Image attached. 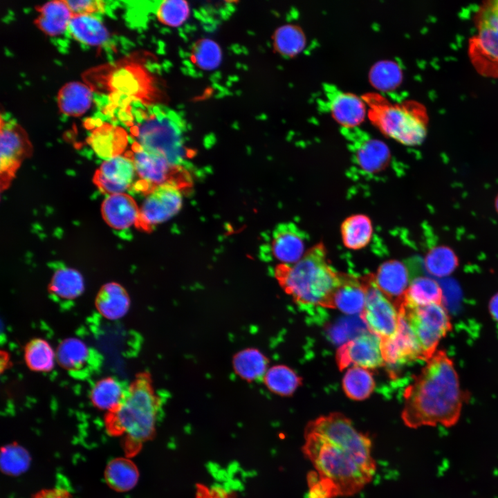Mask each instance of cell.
I'll return each mask as SVG.
<instances>
[{"instance_id": "1", "label": "cell", "mask_w": 498, "mask_h": 498, "mask_svg": "<svg viewBox=\"0 0 498 498\" xmlns=\"http://www.w3.org/2000/svg\"><path fill=\"white\" fill-rule=\"evenodd\" d=\"M371 445L370 438L341 413L309 421L302 448L314 468L307 475V498L348 497L361 491L376 471Z\"/></svg>"}, {"instance_id": "2", "label": "cell", "mask_w": 498, "mask_h": 498, "mask_svg": "<svg viewBox=\"0 0 498 498\" xmlns=\"http://www.w3.org/2000/svg\"><path fill=\"white\" fill-rule=\"evenodd\" d=\"M402 418L412 428L453 425L463 396L452 362L443 353L432 354L414 382L406 389Z\"/></svg>"}, {"instance_id": "3", "label": "cell", "mask_w": 498, "mask_h": 498, "mask_svg": "<svg viewBox=\"0 0 498 498\" xmlns=\"http://www.w3.org/2000/svg\"><path fill=\"white\" fill-rule=\"evenodd\" d=\"M161 405L150 374L140 372L126 388L120 405L106 414V431L111 436L122 438L126 456H134L154 437Z\"/></svg>"}, {"instance_id": "4", "label": "cell", "mask_w": 498, "mask_h": 498, "mask_svg": "<svg viewBox=\"0 0 498 498\" xmlns=\"http://www.w3.org/2000/svg\"><path fill=\"white\" fill-rule=\"evenodd\" d=\"M126 105L123 109L119 108L118 116L129 128L135 143L184 170L190 150L185 145L183 129L172 113L136 98Z\"/></svg>"}, {"instance_id": "5", "label": "cell", "mask_w": 498, "mask_h": 498, "mask_svg": "<svg viewBox=\"0 0 498 498\" xmlns=\"http://www.w3.org/2000/svg\"><path fill=\"white\" fill-rule=\"evenodd\" d=\"M274 275L283 290L299 306L333 308V297L341 274L329 264L322 244L310 249L295 264H278Z\"/></svg>"}, {"instance_id": "6", "label": "cell", "mask_w": 498, "mask_h": 498, "mask_svg": "<svg viewBox=\"0 0 498 498\" xmlns=\"http://www.w3.org/2000/svg\"><path fill=\"white\" fill-rule=\"evenodd\" d=\"M371 116L382 133L403 145H418L426 137L429 118L426 108L419 102L374 104Z\"/></svg>"}, {"instance_id": "7", "label": "cell", "mask_w": 498, "mask_h": 498, "mask_svg": "<svg viewBox=\"0 0 498 498\" xmlns=\"http://www.w3.org/2000/svg\"><path fill=\"white\" fill-rule=\"evenodd\" d=\"M475 32L468 40V56L481 76L498 78V0L483 1L473 15Z\"/></svg>"}, {"instance_id": "8", "label": "cell", "mask_w": 498, "mask_h": 498, "mask_svg": "<svg viewBox=\"0 0 498 498\" xmlns=\"http://www.w3.org/2000/svg\"><path fill=\"white\" fill-rule=\"evenodd\" d=\"M409 322L419 345L427 359L450 328V321L445 307L441 303L423 306L398 308Z\"/></svg>"}, {"instance_id": "9", "label": "cell", "mask_w": 498, "mask_h": 498, "mask_svg": "<svg viewBox=\"0 0 498 498\" xmlns=\"http://www.w3.org/2000/svg\"><path fill=\"white\" fill-rule=\"evenodd\" d=\"M367 298L360 314L370 332L381 340L393 336L399 324V313L395 305L375 285L372 275L366 277Z\"/></svg>"}, {"instance_id": "10", "label": "cell", "mask_w": 498, "mask_h": 498, "mask_svg": "<svg viewBox=\"0 0 498 498\" xmlns=\"http://www.w3.org/2000/svg\"><path fill=\"white\" fill-rule=\"evenodd\" d=\"M182 205L183 195L178 185L168 182L158 185L147 193L140 208L138 227L149 230L175 216Z\"/></svg>"}, {"instance_id": "11", "label": "cell", "mask_w": 498, "mask_h": 498, "mask_svg": "<svg viewBox=\"0 0 498 498\" xmlns=\"http://www.w3.org/2000/svg\"><path fill=\"white\" fill-rule=\"evenodd\" d=\"M139 183L135 185L137 191L149 193L155 187L172 182L179 185L176 176L184 170L173 166L163 156L146 150L134 143L131 155Z\"/></svg>"}, {"instance_id": "12", "label": "cell", "mask_w": 498, "mask_h": 498, "mask_svg": "<svg viewBox=\"0 0 498 498\" xmlns=\"http://www.w3.org/2000/svg\"><path fill=\"white\" fill-rule=\"evenodd\" d=\"M28 135L13 119L1 116V184L6 187L22 160L31 152Z\"/></svg>"}, {"instance_id": "13", "label": "cell", "mask_w": 498, "mask_h": 498, "mask_svg": "<svg viewBox=\"0 0 498 498\" xmlns=\"http://www.w3.org/2000/svg\"><path fill=\"white\" fill-rule=\"evenodd\" d=\"M306 240L305 233L295 223H282L273 230L270 243L262 248L261 254L266 253L279 264H293L306 253Z\"/></svg>"}, {"instance_id": "14", "label": "cell", "mask_w": 498, "mask_h": 498, "mask_svg": "<svg viewBox=\"0 0 498 498\" xmlns=\"http://www.w3.org/2000/svg\"><path fill=\"white\" fill-rule=\"evenodd\" d=\"M340 370L350 365L374 369L385 363L381 351V339L368 331L341 345L336 354Z\"/></svg>"}, {"instance_id": "15", "label": "cell", "mask_w": 498, "mask_h": 498, "mask_svg": "<svg viewBox=\"0 0 498 498\" xmlns=\"http://www.w3.org/2000/svg\"><path fill=\"white\" fill-rule=\"evenodd\" d=\"M381 351L384 362L392 367L425 358L412 328L400 313L396 333L381 340Z\"/></svg>"}, {"instance_id": "16", "label": "cell", "mask_w": 498, "mask_h": 498, "mask_svg": "<svg viewBox=\"0 0 498 498\" xmlns=\"http://www.w3.org/2000/svg\"><path fill=\"white\" fill-rule=\"evenodd\" d=\"M136 175L131 157L120 154L102 163L94 174V183L107 195L125 193L133 187Z\"/></svg>"}, {"instance_id": "17", "label": "cell", "mask_w": 498, "mask_h": 498, "mask_svg": "<svg viewBox=\"0 0 498 498\" xmlns=\"http://www.w3.org/2000/svg\"><path fill=\"white\" fill-rule=\"evenodd\" d=\"M101 213L107 224L116 231L125 232L138 227L140 208L126 193L107 195L102 203Z\"/></svg>"}, {"instance_id": "18", "label": "cell", "mask_w": 498, "mask_h": 498, "mask_svg": "<svg viewBox=\"0 0 498 498\" xmlns=\"http://www.w3.org/2000/svg\"><path fill=\"white\" fill-rule=\"evenodd\" d=\"M373 281L378 289L395 305L396 308L410 284L409 273L406 266L397 260H389L382 264Z\"/></svg>"}, {"instance_id": "19", "label": "cell", "mask_w": 498, "mask_h": 498, "mask_svg": "<svg viewBox=\"0 0 498 498\" xmlns=\"http://www.w3.org/2000/svg\"><path fill=\"white\" fill-rule=\"evenodd\" d=\"M367 298V282L365 279L341 274L340 282L333 297V308L354 315L362 312Z\"/></svg>"}, {"instance_id": "20", "label": "cell", "mask_w": 498, "mask_h": 498, "mask_svg": "<svg viewBox=\"0 0 498 498\" xmlns=\"http://www.w3.org/2000/svg\"><path fill=\"white\" fill-rule=\"evenodd\" d=\"M68 33L82 44L103 46L110 40V34L96 15H73L68 27Z\"/></svg>"}, {"instance_id": "21", "label": "cell", "mask_w": 498, "mask_h": 498, "mask_svg": "<svg viewBox=\"0 0 498 498\" xmlns=\"http://www.w3.org/2000/svg\"><path fill=\"white\" fill-rule=\"evenodd\" d=\"M95 304L102 317L109 320H117L127 313L130 298L122 285L117 282H108L100 288Z\"/></svg>"}, {"instance_id": "22", "label": "cell", "mask_w": 498, "mask_h": 498, "mask_svg": "<svg viewBox=\"0 0 498 498\" xmlns=\"http://www.w3.org/2000/svg\"><path fill=\"white\" fill-rule=\"evenodd\" d=\"M35 20L38 28L50 37L68 33V27L73 13L66 1H48L38 9Z\"/></svg>"}, {"instance_id": "23", "label": "cell", "mask_w": 498, "mask_h": 498, "mask_svg": "<svg viewBox=\"0 0 498 498\" xmlns=\"http://www.w3.org/2000/svg\"><path fill=\"white\" fill-rule=\"evenodd\" d=\"M354 159L363 172L373 174L381 172L387 166L390 152L387 145L382 141L369 138L356 147Z\"/></svg>"}, {"instance_id": "24", "label": "cell", "mask_w": 498, "mask_h": 498, "mask_svg": "<svg viewBox=\"0 0 498 498\" xmlns=\"http://www.w3.org/2000/svg\"><path fill=\"white\" fill-rule=\"evenodd\" d=\"M268 358L257 348H246L232 357V368L242 380L252 382L263 379L268 369Z\"/></svg>"}, {"instance_id": "25", "label": "cell", "mask_w": 498, "mask_h": 498, "mask_svg": "<svg viewBox=\"0 0 498 498\" xmlns=\"http://www.w3.org/2000/svg\"><path fill=\"white\" fill-rule=\"evenodd\" d=\"M84 289V280L77 270L59 265L51 277L48 290L57 298L71 300L80 297Z\"/></svg>"}, {"instance_id": "26", "label": "cell", "mask_w": 498, "mask_h": 498, "mask_svg": "<svg viewBox=\"0 0 498 498\" xmlns=\"http://www.w3.org/2000/svg\"><path fill=\"white\" fill-rule=\"evenodd\" d=\"M443 290L437 282L432 277L421 276L411 280L403 300L397 308L423 306L441 303Z\"/></svg>"}, {"instance_id": "27", "label": "cell", "mask_w": 498, "mask_h": 498, "mask_svg": "<svg viewBox=\"0 0 498 498\" xmlns=\"http://www.w3.org/2000/svg\"><path fill=\"white\" fill-rule=\"evenodd\" d=\"M91 90L80 82L65 84L57 95L60 111L69 116H79L86 112L93 101Z\"/></svg>"}, {"instance_id": "28", "label": "cell", "mask_w": 498, "mask_h": 498, "mask_svg": "<svg viewBox=\"0 0 498 498\" xmlns=\"http://www.w3.org/2000/svg\"><path fill=\"white\" fill-rule=\"evenodd\" d=\"M104 479L111 489L124 492L136 486L139 479V471L129 457H118L107 465Z\"/></svg>"}, {"instance_id": "29", "label": "cell", "mask_w": 498, "mask_h": 498, "mask_svg": "<svg viewBox=\"0 0 498 498\" xmlns=\"http://www.w3.org/2000/svg\"><path fill=\"white\" fill-rule=\"evenodd\" d=\"M89 142L95 154L105 160L121 154L127 143V136L117 127H101L92 133Z\"/></svg>"}, {"instance_id": "30", "label": "cell", "mask_w": 498, "mask_h": 498, "mask_svg": "<svg viewBox=\"0 0 498 498\" xmlns=\"http://www.w3.org/2000/svg\"><path fill=\"white\" fill-rule=\"evenodd\" d=\"M331 110L335 120L346 127L358 124L366 113L362 100L348 93H338L334 95L331 102Z\"/></svg>"}, {"instance_id": "31", "label": "cell", "mask_w": 498, "mask_h": 498, "mask_svg": "<svg viewBox=\"0 0 498 498\" xmlns=\"http://www.w3.org/2000/svg\"><path fill=\"white\" fill-rule=\"evenodd\" d=\"M372 233L371 221L364 214L349 216L341 225L343 244L351 250H360L367 246L370 242Z\"/></svg>"}, {"instance_id": "32", "label": "cell", "mask_w": 498, "mask_h": 498, "mask_svg": "<svg viewBox=\"0 0 498 498\" xmlns=\"http://www.w3.org/2000/svg\"><path fill=\"white\" fill-rule=\"evenodd\" d=\"M125 390L121 382L113 377L103 378L97 381L90 392L93 405L107 413L114 410L122 400Z\"/></svg>"}, {"instance_id": "33", "label": "cell", "mask_w": 498, "mask_h": 498, "mask_svg": "<svg viewBox=\"0 0 498 498\" xmlns=\"http://www.w3.org/2000/svg\"><path fill=\"white\" fill-rule=\"evenodd\" d=\"M262 380L270 392L282 396H291L302 384V378L292 369L282 365L268 368Z\"/></svg>"}, {"instance_id": "34", "label": "cell", "mask_w": 498, "mask_h": 498, "mask_svg": "<svg viewBox=\"0 0 498 498\" xmlns=\"http://www.w3.org/2000/svg\"><path fill=\"white\" fill-rule=\"evenodd\" d=\"M24 360L28 367L37 372L52 370L56 361V353L50 344L42 338H34L24 348Z\"/></svg>"}, {"instance_id": "35", "label": "cell", "mask_w": 498, "mask_h": 498, "mask_svg": "<svg viewBox=\"0 0 498 498\" xmlns=\"http://www.w3.org/2000/svg\"><path fill=\"white\" fill-rule=\"evenodd\" d=\"M344 393L355 400L367 398L375 388L372 374L365 368L353 367L344 374L342 380Z\"/></svg>"}, {"instance_id": "36", "label": "cell", "mask_w": 498, "mask_h": 498, "mask_svg": "<svg viewBox=\"0 0 498 498\" xmlns=\"http://www.w3.org/2000/svg\"><path fill=\"white\" fill-rule=\"evenodd\" d=\"M369 331L365 322L358 315L342 317L326 327L328 339L334 344L342 345L356 337Z\"/></svg>"}, {"instance_id": "37", "label": "cell", "mask_w": 498, "mask_h": 498, "mask_svg": "<svg viewBox=\"0 0 498 498\" xmlns=\"http://www.w3.org/2000/svg\"><path fill=\"white\" fill-rule=\"evenodd\" d=\"M55 353L58 364L65 369L71 371L82 367L89 355L86 344L76 338H68L62 340Z\"/></svg>"}, {"instance_id": "38", "label": "cell", "mask_w": 498, "mask_h": 498, "mask_svg": "<svg viewBox=\"0 0 498 498\" xmlns=\"http://www.w3.org/2000/svg\"><path fill=\"white\" fill-rule=\"evenodd\" d=\"M222 58L221 46L212 39L201 38L192 45L191 62L201 70L210 71L216 69L221 65Z\"/></svg>"}, {"instance_id": "39", "label": "cell", "mask_w": 498, "mask_h": 498, "mask_svg": "<svg viewBox=\"0 0 498 498\" xmlns=\"http://www.w3.org/2000/svg\"><path fill=\"white\" fill-rule=\"evenodd\" d=\"M275 50L284 56H293L304 48V33L297 26L285 24L276 29L273 35Z\"/></svg>"}, {"instance_id": "40", "label": "cell", "mask_w": 498, "mask_h": 498, "mask_svg": "<svg viewBox=\"0 0 498 498\" xmlns=\"http://www.w3.org/2000/svg\"><path fill=\"white\" fill-rule=\"evenodd\" d=\"M458 264L454 252L446 246H438L431 249L426 255L425 267L433 277H444L450 275Z\"/></svg>"}, {"instance_id": "41", "label": "cell", "mask_w": 498, "mask_h": 498, "mask_svg": "<svg viewBox=\"0 0 498 498\" xmlns=\"http://www.w3.org/2000/svg\"><path fill=\"white\" fill-rule=\"evenodd\" d=\"M190 15V6L184 0H165L156 8V16L158 21L167 26L177 28L182 26Z\"/></svg>"}, {"instance_id": "42", "label": "cell", "mask_w": 498, "mask_h": 498, "mask_svg": "<svg viewBox=\"0 0 498 498\" xmlns=\"http://www.w3.org/2000/svg\"><path fill=\"white\" fill-rule=\"evenodd\" d=\"M402 71L399 65L392 61L384 60L376 63L370 71L371 82L382 90L395 88L402 80Z\"/></svg>"}, {"instance_id": "43", "label": "cell", "mask_w": 498, "mask_h": 498, "mask_svg": "<svg viewBox=\"0 0 498 498\" xmlns=\"http://www.w3.org/2000/svg\"><path fill=\"white\" fill-rule=\"evenodd\" d=\"M30 458L28 452L17 443L6 445L1 450V468L6 474L19 475L26 471Z\"/></svg>"}, {"instance_id": "44", "label": "cell", "mask_w": 498, "mask_h": 498, "mask_svg": "<svg viewBox=\"0 0 498 498\" xmlns=\"http://www.w3.org/2000/svg\"><path fill=\"white\" fill-rule=\"evenodd\" d=\"M73 15H97L104 13L107 2L101 0L66 1Z\"/></svg>"}, {"instance_id": "45", "label": "cell", "mask_w": 498, "mask_h": 498, "mask_svg": "<svg viewBox=\"0 0 498 498\" xmlns=\"http://www.w3.org/2000/svg\"><path fill=\"white\" fill-rule=\"evenodd\" d=\"M195 498H235L232 493L219 486H208L205 484L196 485Z\"/></svg>"}, {"instance_id": "46", "label": "cell", "mask_w": 498, "mask_h": 498, "mask_svg": "<svg viewBox=\"0 0 498 498\" xmlns=\"http://www.w3.org/2000/svg\"><path fill=\"white\" fill-rule=\"evenodd\" d=\"M32 498H73L71 493L62 488L42 489L35 493Z\"/></svg>"}, {"instance_id": "47", "label": "cell", "mask_w": 498, "mask_h": 498, "mask_svg": "<svg viewBox=\"0 0 498 498\" xmlns=\"http://www.w3.org/2000/svg\"><path fill=\"white\" fill-rule=\"evenodd\" d=\"M490 311L493 318L498 322V294L495 295L490 301Z\"/></svg>"}, {"instance_id": "48", "label": "cell", "mask_w": 498, "mask_h": 498, "mask_svg": "<svg viewBox=\"0 0 498 498\" xmlns=\"http://www.w3.org/2000/svg\"><path fill=\"white\" fill-rule=\"evenodd\" d=\"M495 205H496V209H497V212H498V196H497V199H496Z\"/></svg>"}]
</instances>
